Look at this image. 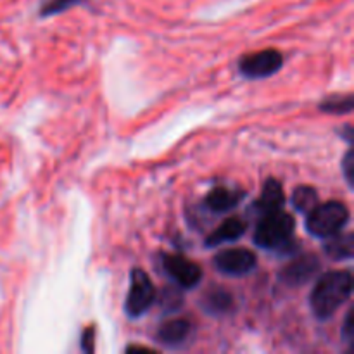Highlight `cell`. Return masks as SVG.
Here are the masks:
<instances>
[{"label":"cell","mask_w":354,"mask_h":354,"mask_svg":"<svg viewBox=\"0 0 354 354\" xmlns=\"http://www.w3.org/2000/svg\"><path fill=\"white\" fill-rule=\"evenodd\" d=\"M351 292L353 273L349 270H334L325 273L317 280L310 294L311 313L318 320H328L351 297Z\"/></svg>","instance_id":"6da1fadb"},{"label":"cell","mask_w":354,"mask_h":354,"mask_svg":"<svg viewBox=\"0 0 354 354\" xmlns=\"http://www.w3.org/2000/svg\"><path fill=\"white\" fill-rule=\"evenodd\" d=\"M296 221L294 216L282 209L261 214L254 230V244L268 251L289 252L296 251L297 241L294 239Z\"/></svg>","instance_id":"7a4b0ae2"},{"label":"cell","mask_w":354,"mask_h":354,"mask_svg":"<svg viewBox=\"0 0 354 354\" xmlns=\"http://www.w3.org/2000/svg\"><path fill=\"white\" fill-rule=\"evenodd\" d=\"M306 230L317 239H328L342 232L349 221V209L341 201L318 203L311 211H308Z\"/></svg>","instance_id":"3957f363"},{"label":"cell","mask_w":354,"mask_h":354,"mask_svg":"<svg viewBox=\"0 0 354 354\" xmlns=\"http://www.w3.org/2000/svg\"><path fill=\"white\" fill-rule=\"evenodd\" d=\"M156 287L152 283L151 277L142 268L131 270L130 273V289L127 294V303H124V311L130 318H140L142 315L147 313L156 303Z\"/></svg>","instance_id":"277c9868"},{"label":"cell","mask_w":354,"mask_h":354,"mask_svg":"<svg viewBox=\"0 0 354 354\" xmlns=\"http://www.w3.org/2000/svg\"><path fill=\"white\" fill-rule=\"evenodd\" d=\"M161 265L166 275L182 289H194L203 280V268L197 263L183 258L182 254L165 252L161 258Z\"/></svg>","instance_id":"5b68a950"},{"label":"cell","mask_w":354,"mask_h":354,"mask_svg":"<svg viewBox=\"0 0 354 354\" xmlns=\"http://www.w3.org/2000/svg\"><path fill=\"white\" fill-rule=\"evenodd\" d=\"M283 66V55L277 48H265L261 52H254L239 62V69L245 78H266L279 73Z\"/></svg>","instance_id":"8992f818"},{"label":"cell","mask_w":354,"mask_h":354,"mask_svg":"<svg viewBox=\"0 0 354 354\" xmlns=\"http://www.w3.org/2000/svg\"><path fill=\"white\" fill-rule=\"evenodd\" d=\"M214 268L228 277H244L258 265V258L251 249L234 248L220 251L213 259Z\"/></svg>","instance_id":"52a82bcc"},{"label":"cell","mask_w":354,"mask_h":354,"mask_svg":"<svg viewBox=\"0 0 354 354\" xmlns=\"http://www.w3.org/2000/svg\"><path fill=\"white\" fill-rule=\"evenodd\" d=\"M322 265L315 254H303L283 266L279 273V280L287 287H301L313 280L320 272Z\"/></svg>","instance_id":"ba28073f"},{"label":"cell","mask_w":354,"mask_h":354,"mask_svg":"<svg viewBox=\"0 0 354 354\" xmlns=\"http://www.w3.org/2000/svg\"><path fill=\"white\" fill-rule=\"evenodd\" d=\"M245 197L244 190L227 189V187H214L204 197V207L214 214L230 213L234 207L239 206Z\"/></svg>","instance_id":"9c48e42d"},{"label":"cell","mask_w":354,"mask_h":354,"mask_svg":"<svg viewBox=\"0 0 354 354\" xmlns=\"http://www.w3.org/2000/svg\"><path fill=\"white\" fill-rule=\"evenodd\" d=\"M190 332H192V324L187 318H173L159 325L156 332V341L166 348H178L183 342H187Z\"/></svg>","instance_id":"30bf717a"},{"label":"cell","mask_w":354,"mask_h":354,"mask_svg":"<svg viewBox=\"0 0 354 354\" xmlns=\"http://www.w3.org/2000/svg\"><path fill=\"white\" fill-rule=\"evenodd\" d=\"M245 230H248V223L242 218H227L213 234L207 235L206 245L207 248H216L225 242H235L245 234Z\"/></svg>","instance_id":"8fae6325"},{"label":"cell","mask_w":354,"mask_h":354,"mask_svg":"<svg viewBox=\"0 0 354 354\" xmlns=\"http://www.w3.org/2000/svg\"><path fill=\"white\" fill-rule=\"evenodd\" d=\"M283 203H286V194H283L282 183L277 178H270L266 180L259 199L254 203V209L259 214H266L272 213V211L282 209Z\"/></svg>","instance_id":"7c38bea8"},{"label":"cell","mask_w":354,"mask_h":354,"mask_svg":"<svg viewBox=\"0 0 354 354\" xmlns=\"http://www.w3.org/2000/svg\"><path fill=\"white\" fill-rule=\"evenodd\" d=\"M324 252L334 261H348L354 254V237L351 232H339L332 237L325 239Z\"/></svg>","instance_id":"4fadbf2b"},{"label":"cell","mask_w":354,"mask_h":354,"mask_svg":"<svg viewBox=\"0 0 354 354\" xmlns=\"http://www.w3.org/2000/svg\"><path fill=\"white\" fill-rule=\"evenodd\" d=\"M201 304L209 315H223L230 311L232 304H234V297L228 290L221 289V287H214V289H209L204 294Z\"/></svg>","instance_id":"5bb4252c"},{"label":"cell","mask_w":354,"mask_h":354,"mask_svg":"<svg viewBox=\"0 0 354 354\" xmlns=\"http://www.w3.org/2000/svg\"><path fill=\"white\" fill-rule=\"evenodd\" d=\"M318 203H320V201H318V192L315 187H310V185L296 187V190H294L292 194V206L296 207L297 211H301V213H308V211L313 209Z\"/></svg>","instance_id":"9a60e30c"},{"label":"cell","mask_w":354,"mask_h":354,"mask_svg":"<svg viewBox=\"0 0 354 354\" xmlns=\"http://www.w3.org/2000/svg\"><path fill=\"white\" fill-rule=\"evenodd\" d=\"M83 3H88V0H40L38 14H40V17H52L64 12V10H69L71 7L83 6Z\"/></svg>","instance_id":"2e32d148"},{"label":"cell","mask_w":354,"mask_h":354,"mask_svg":"<svg viewBox=\"0 0 354 354\" xmlns=\"http://www.w3.org/2000/svg\"><path fill=\"white\" fill-rule=\"evenodd\" d=\"M354 99L351 93L346 95H334L320 104V109L328 114H349L353 111Z\"/></svg>","instance_id":"e0dca14e"},{"label":"cell","mask_w":354,"mask_h":354,"mask_svg":"<svg viewBox=\"0 0 354 354\" xmlns=\"http://www.w3.org/2000/svg\"><path fill=\"white\" fill-rule=\"evenodd\" d=\"M159 304L165 311H176L183 304L182 294L178 292V289H165L161 292V297H159Z\"/></svg>","instance_id":"ac0fdd59"},{"label":"cell","mask_w":354,"mask_h":354,"mask_svg":"<svg viewBox=\"0 0 354 354\" xmlns=\"http://www.w3.org/2000/svg\"><path fill=\"white\" fill-rule=\"evenodd\" d=\"M342 171H344V176H346V182H348V185L354 187V156H353V149H349L348 152H346L344 159H342Z\"/></svg>","instance_id":"d6986e66"},{"label":"cell","mask_w":354,"mask_h":354,"mask_svg":"<svg viewBox=\"0 0 354 354\" xmlns=\"http://www.w3.org/2000/svg\"><path fill=\"white\" fill-rule=\"evenodd\" d=\"M93 339H95V328L93 325H90L88 328H85L82 334V351L83 353H93Z\"/></svg>","instance_id":"ffe728a7"},{"label":"cell","mask_w":354,"mask_h":354,"mask_svg":"<svg viewBox=\"0 0 354 354\" xmlns=\"http://www.w3.org/2000/svg\"><path fill=\"white\" fill-rule=\"evenodd\" d=\"M353 317H354V311L353 308L346 313L344 317V324H342V337H344L346 342L351 344L353 337H354V325H353Z\"/></svg>","instance_id":"44dd1931"},{"label":"cell","mask_w":354,"mask_h":354,"mask_svg":"<svg viewBox=\"0 0 354 354\" xmlns=\"http://www.w3.org/2000/svg\"><path fill=\"white\" fill-rule=\"evenodd\" d=\"M127 351H144V353H151L152 349H149V348H138V346H131V348H128Z\"/></svg>","instance_id":"7402d4cb"}]
</instances>
